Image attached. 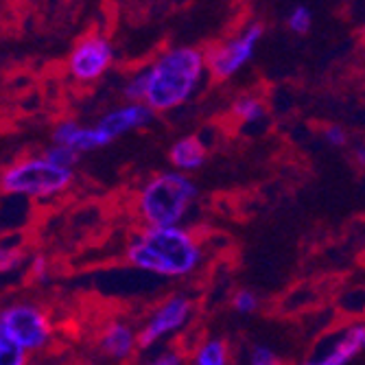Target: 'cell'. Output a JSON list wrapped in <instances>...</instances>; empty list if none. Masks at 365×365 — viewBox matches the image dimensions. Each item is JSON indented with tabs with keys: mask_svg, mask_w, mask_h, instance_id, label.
I'll return each mask as SVG.
<instances>
[{
	"mask_svg": "<svg viewBox=\"0 0 365 365\" xmlns=\"http://www.w3.org/2000/svg\"><path fill=\"white\" fill-rule=\"evenodd\" d=\"M127 260L155 276L182 278L199 267L202 247L182 227H145L127 245Z\"/></svg>",
	"mask_w": 365,
	"mask_h": 365,
	"instance_id": "1",
	"label": "cell"
},
{
	"mask_svg": "<svg viewBox=\"0 0 365 365\" xmlns=\"http://www.w3.org/2000/svg\"><path fill=\"white\" fill-rule=\"evenodd\" d=\"M354 158H356V162H359V167L365 169V147H359V149L354 151Z\"/></svg>",
	"mask_w": 365,
	"mask_h": 365,
	"instance_id": "26",
	"label": "cell"
},
{
	"mask_svg": "<svg viewBox=\"0 0 365 365\" xmlns=\"http://www.w3.org/2000/svg\"><path fill=\"white\" fill-rule=\"evenodd\" d=\"M44 158L48 162H53L55 167L59 169H66V171H73L75 164L79 162V153L68 149V147H61V145H51L46 151H44Z\"/></svg>",
	"mask_w": 365,
	"mask_h": 365,
	"instance_id": "18",
	"label": "cell"
},
{
	"mask_svg": "<svg viewBox=\"0 0 365 365\" xmlns=\"http://www.w3.org/2000/svg\"><path fill=\"white\" fill-rule=\"evenodd\" d=\"M24 260H26V256H24L20 237L11 235V237L0 239V274H11V272L20 269Z\"/></svg>",
	"mask_w": 365,
	"mask_h": 365,
	"instance_id": "14",
	"label": "cell"
},
{
	"mask_svg": "<svg viewBox=\"0 0 365 365\" xmlns=\"http://www.w3.org/2000/svg\"><path fill=\"white\" fill-rule=\"evenodd\" d=\"M195 365H227V344L210 339L195 354Z\"/></svg>",
	"mask_w": 365,
	"mask_h": 365,
	"instance_id": "16",
	"label": "cell"
},
{
	"mask_svg": "<svg viewBox=\"0 0 365 365\" xmlns=\"http://www.w3.org/2000/svg\"><path fill=\"white\" fill-rule=\"evenodd\" d=\"M101 350L116 361H125L138 348V333L125 322H112L103 328V335L98 339Z\"/></svg>",
	"mask_w": 365,
	"mask_h": 365,
	"instance_id": "12",
	"label": "cell"
},
{
	"mask_svg": "<svg viewBox=\"0 0 365 365\" xmlns=\"http://www.w3.org/2000/svg\"><path fill=\"white\" fill-rule=\"evenodd\" d=\"M232 114L235 118L243 120V123H256L264 116V106L258 96H250V94H243L239 96L235 106H232Z\"/></svg>",
	"mask_w": 365,
	"mask_h": 365,
	"instance_id": "15",
	"label": "cell"
},
{
	"mask_svg": "<svg viewBox=\"0 0 365 365\" xmlns=\"http://www.w3.org/2000/svg\"><path fill=\"white\" fill-rule=\"evenodd\" d=\"M326 140L333 145V147H344L348 143V134L339 127V125H333L326 129Z\"/></svg>",
	"mask_w": 365,
	"mask_h": 365,
	"instance_id": "24",
	"label": "cell"
},
{
	"mask_svg": "<svg viewBox=\"0 0 365 365\" xmlns=\"http://www.w3.org/2000/svg\"><path fill=\"white\" fill-rule=\"evenodd\" d=\"M250 365H280L278 356L264 346H256L250 356Z\"/></svg>",
	"mask_w": 365,
	"mask_h": 365,
	"instance_id": "23",
	"label": "cell"
},
{
	"mask_svg": "<svg viewBox=\"0 0 365 365\" xmlns=\"http://www.w3.org/2000/svg\"><path fill=\"white\" fill-rule=\"evenodd\" d=\"M169 158H171L175 169L192 171V169H199L206 162V149L197 138H182L171 147Z\"/></svg>",
	"mask_w": 365,
	"mask_h": 365,
	"instance_id": "13",
	"label": "cell"
},
{
	"mask_svg": "<svg viewBox=\"0 0 365 365\" xmlns=\"http://www.w3.org/2000/svg\"><path fill=\"white\" fill-rule=\"evenodd\" d=\"M29 352H24L18 344H14L0 328V365H26Z\"/></svg>",
	"mask_w": 365,
	"mask_h": 365,
	"instance_id": "17",
	"label": "cell"
},
{
	"mask_svg": "<svg viewBox=\"0 0 365 365\" xmlns=\"http://www.w3.org/2000/svg\"><path fill=\"white\" fill-rule=\"evenodd\" d=\"M197 197V186L182 173H160L138 192L136 210L147 227H178Z\"/></svg>",
	"mask_w": 365,
	"mask_h": 365,
	"instance_id": "3",
	"label": "cell"
},
{
	"mask_svg": "<svg viewBox=\"0 0 365 365\" xmlns=\"http://www.w3.org/2000/svg\"><path fill=\"white\" fill-rule=\"evenodd\" d=\"M192 313V304L186 295H173L167 302H162L147 324L138 330V348H151L160 339L173 335L175 330H180Z\"/></svg>",
	"mask_w": 365,
	"mask_h": 365,
	"instance_id": "8",
	"label": "cell"
},
{
	"mask_svg": "<svg viewBox=\"0 0 365 365\" xmlns=\"http://www.w3.org/2000/svg\"><path fill=\"white\" fill-rule=\"evenodd\" d=\"M29 276H31L33 280H38V282H44V280L48 278V260H46L42 254L33 256V258L29 260Z\"/></svg>",
	"mask_w": 365,
	"mask_h": 365,
	"instance_id": "22",
	"label": "cell"
},
{
	"mask_svg": "<svg viewBox=\"0 0 365 365\" xmlns=\"http://www.w3.org/2000/svg\"><path fill=\"white\" fill-rule=\"evenodd\" d=\"M51 138H53V145L68 147V149L77 151L79 155L86 153V151H94L98 147L110 145V138L96 125L83 127L77 120H61V123H57Z\"/></svg>",
	"mask_w": 365,
	"mask_h": 365,
	"instance_id": "11",
	"label": "cell"
},
{
	"mask_svg": "<svg viewBox=\"0 0 365 365\" xmlns=\"http://www.w3.org/2000/svg\"><path fill=\"white\" fill-rule=\"evenodd\" d=\"M147 86H149V73L140 71V73H136L134 77H131L125 83L123 94H125L127 101H131V103H143L145 98H147Z\"/></svg>",
	"mask_w": 365,
	"mask_h": 365,
	"instance_id": "19",
	"label": "cell"
},
{
	"mask_svg": "<svg viewBox=\"0 0 365 365\" xmlns=\"http://www.w3.org/2000/svg\"><path fill=\"white\" fill-rule=\"evenodd\" d=\"M114 61V46L103 36L81 38L68 55V75L79 83L101 79Z\"/></svg>",
	"mask_w": 365,
	"mask_h": 365,
	"instance_id": "7",
	"label": "cell"
},
{
	"mask_svg": "<svg viewBox=\"0 0 365 365\" xmlns=\"http://www.w3.org/2000/svg\"><path fill=\"white\" fill-rule=\"evenodd\" d=\"M232 307H235L239 313L250 315V313H254V311L258 309V297H256L252 291H247V289L237 291L235 297H232Z\"/></svg>",
	"mask_w": 365,
	"mask_h": 365,
	"instance_id": "21",
	"label": "cell"
},
{
	"mask_svg": "<svg viewBox=\"0 0 365 365\" xmlns=\"http://www.w3.org/2000/svg\"><path fill=\"white\" fill-rule=\"evenodd\" d=\"M153 120V110L145 103H127L120 108L110 110L108 114H103L98 118L96 127L103 131V134L112 140H116L118 136L127 134V131L140 129L145 125H149Z\"/></svg>",
	"mask_w": 365,
	"mask_h": 365,
	"instance_id": "10",
	"label": "cell"
},
{
	"mask_svg": "<svg viewBox=\"0 0 365 365\" xmlns=\"http://www.w3.org/2000/svg\"><path fill=\"white\" fill-rule=\"evenodd\" d=\"M289 29L293 31V33H300V36H304V33L311 29V22H313V18H311V11L304 7V5H297L291 14H289Z\"/></svg>",
	"mask_w": 365,
	"mask_h": 365,
	"instance_id": "20",
	"label": "cell"
},
{
	"mask_svg": "<svg viewBox=\"0 0 365 365\" xmlns=\"http://www.w3.org/2000/svg\"><path fill=\"white\" fill-rule=\"evenodd\" d=\"M206 68V55L190 46H178L162 53L149 68L145 106L153 112H169L192 94Z\"/></svg>",
	"mask_w": 365,
	"mask_h": 365,
	"instance_id": "2",
	"label": "cell"
},
{
	"mask_svg": "<svg viewBox=\"0 0 365 365\" xmlns=\"http://www.w3.org/2000/svg\"><path fill=\"white\" fill-rule=\"evenodd\" d=\"M147 365H184V361L178 352L171 350V352H162V354L153 356Z\"/></svg>",
	"mask_w": 365,
	"mask_h": 365,
	"instance_id": "25",
	"label": "cell"
},
{
	"mask_svg": "<svg viewBox=\"0 0 365 365\" xmlns=\"http://www.w3.org/2000/svg\"><path fill=\"white\" fill-rule=\"evenodd\" d=\"M262 31L264 26L260 22H254L247 29H243L237 38L210 48L206 53V63H208L210 75L223 81V79H230L235 73H239L254 57V48H256V42L262 38Z\"/></svg>",
	"mask_w": 365,
	"mask_h": 365,
	"instance_id": "6",
	"label": "cell"
},
{
	"mask_svg": "<svg viewBox=\"0 0 365 365\" xmlns=\"http://www.w3.org/2000/svg\"><path fill=\"white\" fill-rule=\"evenodd\" d=\"M75 171L55 167L44 155L14 160L0 171V192L46 202L71 188Z\"/></svg>",
	"mask_w": 365,
	"mask_h": 365,
	"instance_id": "4",
	"label": "cell"
},
{
	"mask_svg": "<svg viewBox=\"0 0 365 365\" xmlns=\"http://www.w3.org/2000/svg\"><path fill=\"white\" fill-rule=\"evenodd\" d=\"M333 348L317 346L302 365H348L365 348V324H350L333 335Z\"/></svg>",
	"mask_w": 365,
	"mask_h": 365,
	"instance_id": "9",
	"label": "cell"
},
{
	"mask_svg": "<svg viewBox=\"0 0 365 365\" xmlns=\"http://www.w3.org/2000/svg\"><path fill=\"white\" fill-rule=\"evenodd\" d=\"M0 328L24 352H40L53 339L48 315L33 302H14L0 309Z\"/></svg>",
	"mask_w": 365,
	"mask_h": 365,
	"instance_id": "5",
	"label": "cell"
}]
</instances>
